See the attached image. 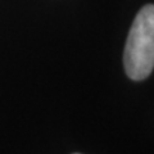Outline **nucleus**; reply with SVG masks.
Masks as SVG:
<instances>
[{
	"instance_id": "f257e3e1",
	"label": "nucleus",
	"mask_w": 154,
	"mask_h": 154,
	"mask_svg": "<svg viewBox=\"0 0 154 154\" xmlns=\"http://www.w3.org/2000/svg\"><path fill=\"white\" fill-rule=\"evenodd\" d=\"M123 63L131 80L140 81L154 68V5H145L136 14L125 46Z\"/></svg>"
}]
</instances>
